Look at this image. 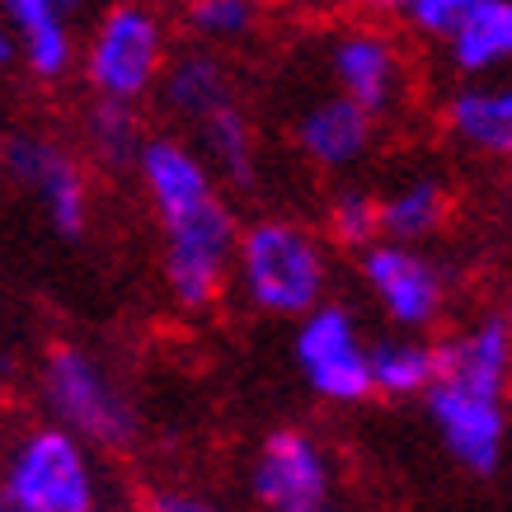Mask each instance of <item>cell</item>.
<instances>
[{
	"label": "cell",
	"mask_w": 512,
	"mask_h": 512,
	"mask_svg": "<svg viewBox=\"0 0 512 512\" xmlns=\"http://www.w3.org/2000/svg\"><path fill=\"white\" fill-rule=\"evenodd\" d=\"M325 231L334 245L353 249V254H362L376 240H386V231H381V193L357 184L334 188L325 202Z\"/></svg>",
	"instance_id": "24"
},
{
	"label": "cell",
	"mask_w": 512,
	"mask_h": 512,
	"mask_svg": "<svg viewBox=\"0 0 512 512\" xmlns=\"http://www.w3.org/2000/svg\"><path fill=\"white\" fill-rule=\"evenodd\" d=\"M451 76L480 80L512 71V0H484L480 10L442 43Z\"/></svg>",
	"instance_id": "19"
},
{
	"label": "cell",
	"mask_w": 512,
	"mask_h": 512,
	"mask_svg": "<svg viewBox=\"0 0 512 512\" xmlns=\"http://www.w3.org/2000/svg\"><path fill=\"white\" fill-rule=\"evenodd\" d=\"M141 184V198L151 207V217L160 221H174L202 207V202H212L226 193V184L217 179V170L207 165L198 146L188 137H170V132H156V137H146L141 146L137 165H132Z\"/></svg>",
	"instance_id": "13"
},
{
	"label": "cell",
	"mask_w": 512,
	"mask_h": 512,
	"mask_svg": "<svg viewBox=\"0 0 512 512\" xmlns=\"http://www.w3.org/2000/svg\"><path fill=\"white\" fill-rule=\"evenodd\" d=\"M0 15L19 38V62L33 80L57 85L80 71V29L62 15V0H0Z\"/></svg>",
	"instance_id": "16"
},
{
	"label": "cell",
	"mask_w": 512,
	"mask_h": 512,
	"mask_svg": "<svg viewBox=\"0 0 512 512\" xmlns=\"http://www.w3.org/2000/svg\"><path fill=\"white\" fill-rule=\"evenodd\" d=\"M348 15H357V19H404V10H409V0H339Z\"/></svg>",
	"instance_id": "27"
},
{
	"label": "cell",
	"mask_w": 512,
	"mask_h": 512,
	"mask_svg": "<svg viewBox=\"0 0 512 512\" xmlns=\"http://www.w3.org/2000/svg\"><path fill=\"white\" fill-rule=\"evenodd\" d=\"M109 5H113V0H62V15L71 19V24H76L80 33H85V29L94 24V19L109 10Z\"/></svg>",
	"instance_id": "28"
},
{
	"label": "cell",
	"mask_w": 512,
	"mask_h": 512,
	"mask_svg": "<svg viewBox=\"0 0 512 512\" xmlns=\"http://www.w3.org/2000/svg\"><path fill=\"white\" fill-rule=\"evenodd\" d=\"M188 43L235 52L264 29V0H179Z\"/></svg>",
	"instance_id": "23"
},
{
	"label": "cell",
	"mask_w": 512,
	"mask_h": 512,
	"mask_svg": "<svg viewBox=\"0 0 512 512\" xmlns=\"http://www.w3.org/2000/svg\"><path fill=\"white\" fill-rule=\"evenodd\" d=\"M137 512H231L221 498L188 489V484H156L137 498Z\"/></svg>",
	"instance_id": "26"
},
{
	"label": "cell",
	"mask_w": 512,
	"mask_h": 512,
	"mask_svg": "<svg viewBox=\"0 0 512 512\" xmlns=\"http://www.w3.org/2000/svg\"><path fill=\"white\" fill-rule=\"evenodd\" d=\"M442 376V348L423 334H386L372 343V386L381 400H423Z\"/></svg>",
	"instance_id": "20"
},
{
	"label": "cell",
	"mask_w": 512,
	"mask_h": 512,
	"mask_svg": "<svg viewBox=\"0 0 512 512\" xmlns=\"http://www.w3.org/2000/svg\"><path fill=\"white\" fill-rule=\"evenodd\" d=\"M503 315H508V320H512V301H508V306H503Z\"/></svg>",
	"instance_id": "31"
},
{
	"label": "cell",
	"mask_w": 512,
	"mask_h": 512,
	"mask_svg": "<svg viewBox=\"0 0 512 512\" xmlns=\"http://www.w3.org/2000/svg\"><path fill=\"white\" fill-rule=\"evenodd\" d=\"M480 5H484V0H409L404 24H409V33H414V38L442 47L451 33L461 29L475 10H480Z\"/></svg>",
	"instance_id": "25"
},
{
	"label": "cell",
	"mask_w": 512,
	"mask_h": 512,
	"mask_svg": "<svg viewBox=\"0 0 512 512\" xmlns=\"http://www.w3.org/2000/svg\"><path fill=\"white\" fill-rule=\"evenodd\" d=\"M451 207H456V198H451L447 179L433 170H414L381 193V231H386V240L428 245L451 221Z\"/></svg>",
	"instance_id": "18"
},
{
	"label": "cell",
	"mask_w": 512,
	"mask_h": 512,
	"mask_svg": "<svg viewBox=\"0 0 512 512\" xmlns=\"http://www.w3.org/2000/svg\"><path fill=\"white\" fill-rule=\"evenodd\" d=\"M235 296L268 320H301L329 301V249L296 217H254L235 249Z\"/></svg>",
	"instance_id": "1"
},
{
	"label": "cell",
	"mask_w": 512,
	"mask_h": 512,
	"mask_svg": "<svg viewBox=\"0 0 512 512\" xmlns=\"http://www.w3.org/2000/svg\"><path fill=\"white\" fill-rule=\"evenodd\" d=\"M357 278L386 315L404 334H428L442 325L451 306V278L423 245L404 240H376L357 254Z\"/></svg>",
	"instance_id": "7"
},
{
	"label": "cell",
	"mask_w": 512,
	"mask_h": 512,
	"mask_svg": "<svg viewBox=\"0 0 512 512\" xmlns=\"http://www.w3.org/2000/svg\"><path fill=\"white\" fill-rule=\"evenodd\" d=\"M156 104L170 123H184L188 132L202 127L207 118L235 109L240 104V76H235L231 57L221 47H202V43H188L179 47L160 76V90H156Z\"/></svg>",
	"instance_id": "15"
},
{
	"label": "cell",
	"mask_w": 512,
	"mask_h": 512,
	"mask_svg": "<svg viewBox=\"0 0 512 512\" xmlns=\"http://www.w3.org/2000/svg\"><path fill=\"white\" fill-rule=\"evenodd\" d=\"M10 62H19V38L5 24V15H0V66H10Z\"/></svg>",
	"instance_id": "29"
},
{
	"label": "cell",
	"mask_w": 512,
	"mask_h": 512,
	"mask_svg": "<svg viewBox=\"0 0 512 512\" xmlns=\"http://www.w3.org/2000/svg\"><path fill=\"white\" fill-rule=\"evenodd\" d=\"M170 57V24L151 0H113L80 33V80L90 99L141 109L146 99H156Z\"/></svg>",
	"instance_id": "3"
},
{
	"label": "cell",
	"mask_w": 512,
	"mask_h": 512,
	"mask_svg": "<svg viewBox=\"0 0 512 512\" xmlns=\"http://www.w3.org/2000/svg\"><path fill=\"white\" fill-rule=\"evenodd\" d=\"M0 512H33V508H29V503H19V498L10 494L5 484H0Z\"/></svg>",
	"instance_id": "30"
},
{
	"label": "cell",
	"mask_w": 512,
	"mask_h": 512,
	"mask_svg": "<svg viewBox=\"0 0 512 512\" xmlns=\"http://www.w3.org/2000/svg\"><path fill=\"white\" fill-rule=\"evenodd\" d=\"M264 5H268V0H264Z\"/></svg>",
	"instance_id": "34"
},
{
	"label": "cell",
	"mask_w": 512,
	"mask_h": 512,
	"mask_svg": "<svg viewBox=\"0 0 512 512\" xmlns=\"http://www.w3.org/2000/svg\"><path fill=\"white\" fill-rule=\"evenodd\" d=\"M437 123L456 151L484 165H512V71L456 80L437 109Z\"/></svg>",
	"instance_id": "14"
},
{
	"label": "cell",
	"mask_w": 512,
	"mask_h": 512,
	"mask_svg": "<svg viewBox=\"0 0 512 512\" xmlns=\"http://www.w3.org/2000/svg\"><path fill=\"white\" fill-rule=\"evenodd\" d=\"M80 141H85V156L104 170H132L146 146L141 118L132 104H109V99H90V109L80 118Z\"/></svg>",
	"instance_id": "22"
},
{
	"label": "cell",
	"mask_w": 512,
	"mask_h": 512,
	"mask_svg": "<svg viewBox=\"0 0 512 512\" xmlns=\"http://www.w3.org/2000/svg\"><path fill=\"white\" fill-rule=\"evenodd\" d=\"M245 484L259 512H334L339 503L334 461L306 428H273L254 451Z\"/></svg>",
	"instance_id": "9"
},
{
	"label": "cell",
	"mask_w": 512,
	"mask_h": 512,
	"mask_svg": "<svg viewBox=\"0 0 512 512\" xmlns=\"http://www.w3.org/2000/svg\"><path fill=\"white\" fill-rule=\"evenodd\" d=\"M188 141L207 156V165L217 170V179L226 188L249 193V188L259 184V132L249 123L245 104H235V109H226V113H217V118H207L202 127H193Z\"/></svg>",
	"instance_id": "21"
},
{
	"label": "cell",
	"mask_w": 512,
	"mask_h": 512,
	"mask_svg": "<svg viewBox=\"0 0 512 512\" xmlns=\"http://www.w3.org/2000/svg\"><path fill=\"white\" fill-rule=\"evenodd\" d=\"M0 170L15 188H24L43 207L47 226L66 240L85 235L90 226V174L76 151L38 127H19L0 141Z\"/></svg>",
	"instance_id": "10"
},
{
	"label": "cell",
	"mask_w": 512,
	"mask_h": 512,
	"mask_svg": "<svg viewBox=\"0 0 512 512\" xmlns=\"http://www.w3.org/2000/svg\"><path fill=\"white\" fill-rule=\"evenodd\" d=\"M292 357L301 381L325 404H362L372 386V343L362 339L357 315L343 301H320L311 315L296 320Z\"/></svg>",
	"instance_id": "8"
},
{
	"label": "cell",
	"mask_w": 512,
	"mask_h": 512,
	"mask_svg": "<svg viewBox=\"0 0 512 512\" xmlns=\"http://www.w3.org/2000/svg\"><path fill=\"white\" fill-rule=\"evenodd\" d=\"M0 484L33 512H118L99 447L62 423H29L5 442Z\"/></svg>",
	"instance_id": "2"
},
{
	"label": "cell",
	"mask_w": 512,
	"mask_h": 512,
	"mask_svg": "<svg viewBox=\"0 0 512 512\" xmlns=\"http://www.w3.org/2000/svg\"><path fill=\"white\" fill-rule=\"evenodd\" d=\"M423 409L437 428V442L470 475H494L508 451V395L437 381L423 395Z\"/></svg>",
	"instance_id": "12"
},
{
	"label": "cell",
	"mask_w": 512,
	"mask_h": 512,
	"mask_svg": "<svg viewBox=\"0 0 512 512\" xmlns=\"http://www.w3.org/2000/svg\"><path fill=\"white\" fill-rule=\"evenodd\" d=\"M437 348H442L437 381H456V386L489 390V395L512 390V320L503 311L475 315L470 325L447 334Z\"/></svg>",
	"instance_id": "17"
},
{
	"label": "cell",
	"mask_w": 512,
	"mask_h": 512,
	"mask_svg": "<svg viewBox=\"0 0 512 512\" xmlns=\"http://www.w3.org/2000/svg\"><path fill=\"white\" fill-rule=\"evenodd\" d=\"M0 71H5V66H0Z\"/></svg>",
	"instance_id": "33"
},
{
	"label": "cell",
	"mask_w": 512,
	"mask_h": 512,
	"mask_svg": "<svg viewBox=\"0 0 512 512\" xmlns=\"http://www.w3.org/2000/svg\"><path fill=\"white\" fill-rule=\"evenodd\" d=\"M376 132H381V118L353 104L348 94L339 90H320L311 99H301L296 113L287 118V137H292V151L315 174H353L367 165V156L376 151Z\"/></svg>",
	"instance_id": "11"
},
{
	"label": "cell",
	"mask_w": 512,
	"mask_h": 512,
	"mask_svg": "<svg viewBox=\"0 0 512 512\" xmlns=\"http://www.w3.org/2000/svg\"><path fill=\"white\" fill-rule=\"evenodd\" d=\"M240 231L245 226L226 193L184 217L160 221V273H165V292L179 311L202 315L231 292Z\"/></svg>",
	"instance_id": "5"
},
{
	"label": "cell",
	"mask_w": 512,
	"mask_h": 512,
	"mask_svg": "<svg viewBox=\"0 0 512 512\" xmlns=\"http://www.w3.org/2000/svg\"><path fill=\"white\" fill-rule=\"evenodd\" d=\"M38 400L52 423L71 428L99 451H123L137 437V409L123 381L99 353L80 343H57L38 367Z\"/></svg>",
	"instance_id": "4"
},
{
	"label": "cell",
	"mask_w": 512,
	"mask_h": 512,
	"mask_svg": "<svg viewBox=\"0 0 512 512\" xmlns=\"http://www.w3.org/2000/svg\"><path fill=\"white\" fill-rule=\"evenodd\" d=\"M320 71H325L329 90L348 94L353 104L390 123L409 109L414 99V71H409V52L381 19H339L334 29L320 38Z\"/></svg>",
	"instance_id": "6"
},
{
	"label": "cell",
	"mask_w": 512,
	"mask_h": 512,
	"mask_svg": "<svg viewBox=\"0 0 512 512\" xmlns=\"http://www.w3.org/2000/svg\"><path fill=\"white\" fill-rule=\"evenodd\" d=\"M0 466H5V447H0Z\"/></svg>",
	"instance_id": "32"
}]
</instances>
